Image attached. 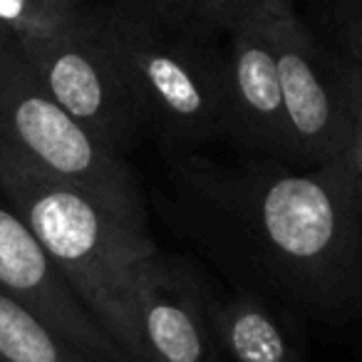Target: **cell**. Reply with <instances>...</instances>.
Listing matches in <instances>:
<instances>
[{"mask_svg": "<svg viewBox=\"0 0 362 362\" xmlns=\"http://www.w3.org/2000/svg\"><path fill=\"white\" fill-rule=\"evenodd\" d=\"M176 228L241 291L327 325L362 320V192L350 161L320 166L174 154Z\"/></svg>", "mask_w": 362, "mask_h": 362, "instance_id": "obj_1", "label": "cell"}, {"mask_svg": "<svg viewBox=\"0 0 362 362\" xmlns=\"http://www.w3.org/2000/svg\"><path fill=\"white\" fill-rule=\"evenodd\" d=\"M0 192L112 337L127 362H146L134 310V278L159 251L149 231L122 221L0 134Z\"/></svg>", "mask_w": 362, "mask_h": 362, "instance_id": "obj_2", "label": "cell"}, {"mask_svg": "<svg viewBox=\"0 0 362 362\" xmlns=\"http://www.w3.org/2000/svg\"><path fill=\"white\" fill-rule=\"evenodd\" d=\"M97 13L144 134H154L171 154L226 139L223 52L211 42L214 30L117 0L100 3Z\"/></svg>", "mask_w": 362, "mask_h": 362, "instance_id": "obj_3", "label": "cell"}, {"mask_svg": "<svg viewBox=\"0 0 362 362\" xmlns=\"http://www.w3.org/2000/svg\"><path fill=\"white\" fill-rule=\"evenodd\" d=\"M0 134L60 179L90 194L122 221L149 231L141 189L127 156L67 115L23 57L16 33L0 25Z\"/></svg>", "mask_w": 362, "mask_h": 362, "instance_id": "obj_4", "label": "cell"}, {"mask_svg": "<svg viewBox=\"0 0 362 362\" xmlns=\"http://www.w3.org/2000/svg\"><path fill=\"white\" fill-rule=\"evenodd\" d=\"M23 57L50 97L102 144L127 156L144 134L139 112L110 50L97 6L16 35Z\"/></svg>", "mask_w": 362, "mask_h": 362, "instance_id": "obj_5", "label": "cell"}, {"mask_svg": "<svg viewBox=\"0 0 362 362\" xmlns=\"http://www.w3.org/2000/svg\"><path fill=\"white\" fill-rule=\"evenodd\" d=\"M281 77L291 154L296 166H320L347 156L352 100L347 67L327 52L300 18L268 21Z\"/></svg>", "mask_w": 362, "mask_h": 362, "instance_id": "obj_6", "label": "cell"}, {"mask_svg": "<svg viewBox=\"0 0 362 362\" xmlns=\"http://www.w3.org/2000/svg\"><path fill=\"white\" fill-rule=\"evenodd\" d=\"M0 288L25 303L57 335L95 362H127L119 347L82 305L35 238L25 218L0 192Z\"/></svg>", "mask_w": 362, "mask_h": 362, "instance_id": "obj_7", "label": "cell"}, {"mask_svg": "<svg viewBox=\"0 0 362 362\" xmlns=\"http://www.w3.org/2000/svg\"><path fill=\"white\" fill-rule=\"evenodd\" d=\"M134 310L146 362H226L209 317V291L192 268L156 251L134 278Z\"/></svg>", "mask_w": 362, "mask_h": 362, "instance_id": "obj_8", "label": "cell"}, {"mask_svg": "<svg viewBox=\"0 0 362 362\" xmlns=\"http://www.w3.org/2000/svg\"><path fill=\"white\" fill-rule=\"evenodd\" d=\"M226 139L248 156L293 164L281 77L268 21H253L226 33Z\"/></svg>", "mask_w": 362, "mask_h": 362, "instance_id": "obj_9", "label": "cell"}, {"mask_svg": "<svg viewBox=\"0 0 362 362\" xmlns=\"http://www.w3.org/2000/svg\"><path fill=\"white\" fill-rule=\"evenodd\" d=\"M209 317L221 357L228 362H303L286 322L266 298L248 291L209 293Z\"/></svg>", "mask_w": 362, "mask_h": 362, "instance_id": "obj_10", "label": "cell"}, {"mask_svg": "<svg viewBox=\"0 0 362 362\" xmlns=\"http://www.w3.org/2000/svg\"><path fill=\"white\" fill-rule=\"evenodd\" d=\"M0 362H95L0 288Z\"/></svg>", "mask_w": 362, "mask_h": 362, "instance_id": "obj_11", "label": "cell"}, {"mask_svg": "<svg viewBox=\"0 0 362 362\" xmlns=\"http://www.w3.org/2000/svg\"><path fill=\"white\" fill-rule=\"evenodd\" d=\"M90 0H0V25L11 33L40 30L70 18Z\"/></svg>", "mask_w": 362, "mask_h": 362, "instance_id": "obj_12", "label": "cell"}, {"mask_svg": "<svg viewBox=\"0 0 362 362\" xmlns=\"http://www.w3.org/2000/svg\"><path fill=\"white\" fill-rule=\"evenodd\" d=\"M211 25L216 33L253 21H283L296 16V0H211Z\"/></svg>", "mask_w": 362, "mask_h": 362, "instance_id": "obj_13", "label": "cell"}, {"mask_svg": "<svg viewBox=\"0 0 362 362\" xmlns=\"http://www.w3.org/2000/svg\"><path fill=\"white\" fill-rule=\"evenodd\" d=\"M117 3L136 8L141 13H149V16L164 18V21L171 23H184V25H199L206 28V30H214L211 16H209L211 0H117Z\"/></svg>", "mask_w": 362, "mask_h": 362, "instance_id": "obj_14", "label": "cell"}, {"mask_svg": "<svg viewBox=\"0 0 362 362\" xmlns=\"http://www.w3.org/2000/svg\"><path fill=\"white\" fill-rule=\"evenodd\" d=\"M340 42L342 62L362 80V0H342Z\"/></svg>", "mask_w": 362, "mask_h": 362, "instance_id": "obj_15", "label": "cell"}, {"mask_svg": "<svg viewBox=\"0 0 362 362\" xmlns=\"http://www.w3.org/2000/svg\"><path fill=\"white\" fill-rule=\"evenodd\" d=\"M347 80H350V100H352V129H350V141H347V161H350L352 174H355L362 192V80L350 67H347Z\"/></svg>", "mask_w": 362, "mask_h": 362, "instance_id": "obj_16", "label": "cell"}]
</instances>
